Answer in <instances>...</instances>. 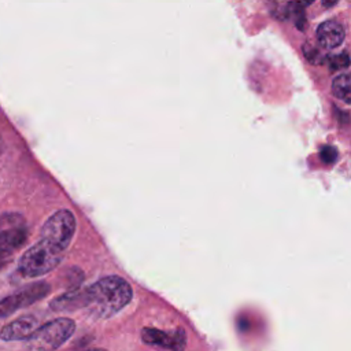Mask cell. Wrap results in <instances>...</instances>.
<instances>
[{
	"label": "cell",
	"instance_id": "obj_16",
	"mask_svg": "<svg viewBox=\"0 0 351 351\" xmlns=\"http://www.w3.org/2000/svg\"><path fill=\"white\" fill-rule=\"evenodd\" d=\"M322 1V5L325 7H333L339 0H321Z\"/></svg>",
	"mask_w": 351,
	"mask_h": 351
},
{
	"label": "cell",
	"instance_id": "obj_1",
	"mask_svg": "<svg viewBox=\"0 0 351 351\" xmlns=\"http://www.w3.org/2000/svg\"><path fill=\"white\" fill-rule=\"evenodd\" d=\"M84 292V310L95 318L112 317L126 307L133 298L132 285L115 274L99 278L96 282L85 287Z\"/></svg>",
	"mask_w": 351,
	"mask_h": 351
},
{
	"label": "cell",
	"instance_id": "obj_4",
	"mask_svg": "<svg viewBox=\"0 0 351 351\" xmlns=\"http://www.w3.org/2000/svg\"><path fill=\"white\" fill-rule=\"evenodd\" d=\"M77 221L70 210L62 208L53 213L43 225L40 240L64 252L74 237Z\"/></svg>",
	"mask_w": 351,
	"mask_h": 351
},
{
	"label": "cell",
	"instance_id": "obj_20",
	"mask_svg": "<svg viewBox=\"0 0 351 351\" xmlns=\"http://www.w3.org/2000/svg\"><path fill=\"white\" fill-rule=\"evenodd\" d=\"M3 154V140H1V137H0V155Z\"/></svg>",
	"mask_w": 351,
	"mask_h": 351
},
{
	"label": "cell",
	"instance_id": "obj_6",
	"mask_svg": "<svg viewBox=\"0 0 351 351\" xmlns=\"http://www.w3.org/2000/svg\"><path fill=\"white\" fill-rule=\"evenodd\" d=\"M140 335L143 343L156 348L167 351H184L186 347V333L182 328L173 332H166L162 329L144 326Z\"/></svg>",
	"mask_w": 351,
	"mask_h": 351
},
{
	"label": "cell",
	"instance_id": "obj_7",
	"mask_svg": "<svg viewBox=\"0 0 351 351\" xmlns=\"http://www.w3.org/2000/svg\"><path fill=\"white\" fill-rule=\"evenodd\" d=\"M38 326V319L34 315H22L0 329V339L4 341L27 340Z\"/></svg>",
	"mask_w": 351,
	"mask_h": 351
},
{
	"label": "cell",
	"instance_id": "obj_17",
	"mask_svg": "<svg viewBox=\"0 0 351 351\" xmlns=\"http://www.w3.org/2000/svg\"><path fill=\"white\" fill-rule=\"evenodd\" d=\"M7 262H8V258H0V271L4 269Z\"/></svg>",
	"mask_w": 351,
	"mask_h": 351
},
{
	"label": "cell",
	"instance_id": "obj_18",
	"mask_svg": "<svg viewBox=\"0 0 351 351\" xmlns=\"http://www.w3.org/2000/svg\"><path fill=\"white\" fill-rule=\"evenodd\" d=\"M315 0H303V3L306 4V5H310V4H313Z\"/></svg>",
	"mask_w": 351,
	"mask_h": 351
},
{
	"label": "cell",
	"instance_id": "obj_8",
	"mask_svg": "<svg viewBox=\"0 0 351 351\" xmlns=\"http://www.w3.org/2000/svg\"><path fill=\"white\" fill-rule=\"evenodd\" d=\"M346 37L344 27L336 21H325L317 27V40L325 49H333L343 44Z\"/></svg>",
	"mask_w": 351,
	"mask_h": 351
},
{
	"label": "cell",
	"instance_id": "obj_5",
	"mask_svg": "<svg viewBox=\"0 0 351 351\" xmlns=\"http://www.w3.org/2000/svg\"><path fill=\"white\" fill-rule=\"evenodd\" d=\"M49 292H51L49 284L44 281H38L0 299V319L44 299Z\"/></svg>",
	"mask_w": 351,
	"mask_h": 351
},
{
	"label": "cell",
	"instance_id": "obj_14",
	"mask_svg": "<svg viewBox=\"0 0 351 351\" xmlns=\"http://www.w3.org/2000/svg\"><path fill=\"white\" fill-rule=\"evenodd\" d=\"M303 55H304L306 60L313 64H321L325 60V56L315 47H313L308 43L303 44Z\"/></svg>",
	"mask_w": 351,
	"mask_h": 351
},
{
	"label": "cell",
	"instance_id": "obj_2",
	"mask_svg": "<svg viewBox=\"0 0 351 351\" xmlns=\"http://www.w3.org/2000/svg\"><path fill=\"white\" fill-rule=\"evenodd\" d=\"M63 254L64 252L58 248L40 240L22 254L18 262V273L27 278L48 274L63 261Z\"/></svg>",
	"mask_w": 351,
	"mask_h": 351
},
{
	"label": "cell",
	"instance_id": "obj_3",
	"mask_svg": "<svg viewBox=\"0 0 351 351\" xmlns=\"http://www.w3.org/2000/svg\"><path fill=\"white\" fill-rule=\"evenodd\" d=\"M75 322L71 318H55L40 325L27 339V351H55L60 348L74 333Z\"/></svg>",
	"mask_w": 351,
	"mask_h": 351
},
{
	"label": "cell",
	"instance_id": "obj_19",
	"mask_svg": "<svg viewBox=\"0 0 351 351\" xmlns=\"http://www.w3.org/2000/svg\"><path fill=\"white\" fill-rule=\"evenodd\" d=\"M86 351H107L104 348H90V350H86Z\"/></svg>",
	"mask_w": 351,
	"mask_h": 351
},
{
	"label": "cell",
	"instance_id": "obj_13",
	"mask_svg": "<svg viewBox=\"0 0 351 351\" xmlns=\"http://www.w3.org/2000/svg\"><path fill=\"white\" fill-rule=\"evenodd\" d=\"M328 64H329V69L332 71H336V70H343V69H347L351 63V59L347 53H337V55H332L329 56L328 59Z\"/></svg>",
	"mask_w": 351,
	"mask_h": 351
},
{
	"label": "cell",
	"instance_id": "obj_12",
	"mask_svg": "<svg viewBox=\"0 0 351 351\" xmlns=\"http://www.w3.org/2000/svg\"><path fill=\"white\" fill-rule=\"evenodd\" d=\"M285 18H289L293 25L299 29V30H304L306 25H307V19H306V11H304V5H302V3L299 1H291L287 4L285 11H284Z\"/></svg>",
	"mask_w": 351,
	"mask_h": 351
},
{
	"label": "cell",
	"instance_id": "obj_9",
	"mask_svg": "<svg viewBox=\"0 0 351 351\" xmlns=\"http://www.w3.org/2000/svg\"><path fill=\"white\" fill-rule=\"evenodd\" d=\"M27 230L23 226L0 229V258H7L14 251L19 250L27 240Z\"/></svg>",
	"mask_w": 351,
	"mask_h": 351
},
{
	"label": "cell",
	"instance_id": "obj_15",
	"mask_svg": "<svg viewBox=\"0 0 351 351\" xmlns=\"http://www.w3.org/2000/svg\"><path fill=\"white\" fill-rule=\"evenodd\" d=\"M319 158H321V162L325 163V165H332L339 158V152L335 147L332 145H324L321 149H319Z\"/></svg>",
	"mask_w": 351,
	"mask_h": 351
},
{
	"label": "cell",
	"instance_id": "obj_10",
	"mask_svg": "<svg viewBox=\"0 0 351 351\" xmlns=\"http://www.w3.org/2000/svg\"><path fill=\"white\" fill-rule=\"evenodd\" d=\"M85 306V292L84 288L70 289L63 295L53 298L49 303V307L58 313H70L81 310Z\"/></svg>",
	"mask_w": 351,
	"mask_h": 351
},
{
	"label": "cell",
	"instance_id": "obj_11",
	"mask_svg": "<svg viewBox=\"0 0 351 351\" xmlns=\"http://www.w3.org/2000/svg\"><path fill=\"white\" fill-rule=\"evenodd\" d=\"M332 93L341 101L351 104V74L343 73L332 82Z\"/></svg>",
	"mask_w": 351,
	"mask_h": 351
}]
</instances>
